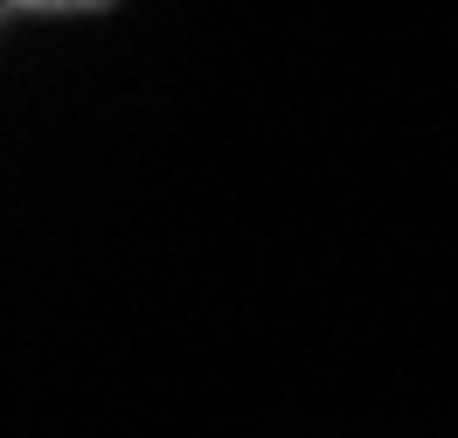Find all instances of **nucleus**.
Wrapping results in <instances>:
<instances>
[{
	"label": "nucleus",
	"mask_w": 458,
	"mask_h": 438,
	"mask_svg": "<svg viewBox=\"0 0 458 438\" xmlns=\"http://www.w3.org/2000/svg\"><path fill=\"white\" fill-rule=\"evenodd\" d=\"M21 7H56V14H84V7H105V0H21Z\"/></svg>",
	"instance_id": "nucleus-1"
}]
</instances>
